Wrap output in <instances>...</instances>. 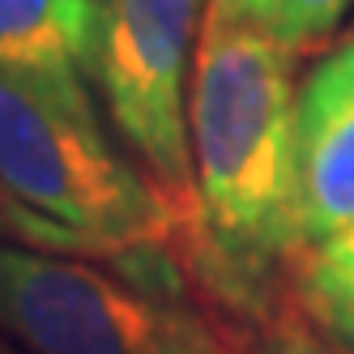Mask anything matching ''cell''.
<instances>
[{
	"label": "cell",
	"instance_id": "2",
	"mask_svg": "<svg viewBox=\"0 0 354 354\" xmlns=\"http://www.w3.org/2000/svg\"><path fill=\"white\" fill-rule=\"evenodd\" d=\"M0 201L9 231L77 257L180 243L184 218L103 133L90 86L0 68Z\"/></svg>",
	"mask_w": 354,
	"mask_h": 354
},
{
	"label": "cell",
	"instance_id": "11",
	"mask_svg": "<svg viewBox=\"0 0 354 354\" xmlns=\"http://www.w3.org/2000/svg\"><path fill=\"white\" fill-rule=\"evenodd\" d=\"M9 226V214H5V201H0V231H5Z\"/></svg>",
	"mask_w": 354,
	"mask_h": 354
},
{
	"label": "cell",
	"instance_id": "7",
	"mask_svg": "<svg viewBox=\"0 0 354 354\" xmlns=\"http://www.w3.org/2000/svg\"><path fill=\"white\" fill-rule=\"evenodd\" d=\"M295 290L320 333L354 350V226L299 252Z\"/></svg>",
	"mask_w": 354,
	"mask_h": 354
},
{
	"label": "cell",
	"instance_id": "3",
	"mask_svg": "<svg viewBox=\"0 0 354 354\" xmlns=\"http://www.w3.org/2000/svg\"><path fill=\"white\" fill-rule=\"evenodd\" d=\"M0 333L26 354H239L188 299L13 243H0Z\"/></svg>",
	"mask_w": 354,
	"mask_h": 354
},
{
	"label": "cell",
	"instance_id": "5",
	"mask_svg": "<svg viewBox=\"0 0 354 354\" xmlns=\"http://www.w3.org/2000/svg\"><path fill=\"white\" fill-rule=\"evenodd\" d=\"M295 214L303 248L354 226V30L299 86Z\"/></svg>",
	"mask_w": 354,
	"mask_h": 354
},
{
	"label": "cell",
	"instance_id": "6",
	"mask_svg": "<svg viewBox=\"0 0 354 354\" xmlns=\"http://www.w3.org/2000/svg\"><path fill=\"white\" fill-rule=\"evenodd\" d=\"M111 0H0V68L21 77L98 82Z\"/></svg>",
	"mask_w": 354,
	"mask_h": 354
},
{
	"label": "cell",
	"instance_id": "1",
	"mask_svg": "<svg viewBox=\"0 0 354 354\" xmlns=\"http://www.w3.org/2000/svg\"><path fill=\"white\" fill-rule=\"evenodd\" d=\"M295 56L261 26L205 21L188 86L196 209L184 231L196 282L226 312L261 316L295 252Z\"/></svg>",
	"mask_w": 354,
	"mask_h": 354
},
{
	"label": "cell",
	"instance_id": "10",
	"mask_svg": "<svg viewBox=\"0 0 354 354\" xmlns=\"http://www.w3.org/2000/svg\"><path fill=\"white\" fill-rule=\"evenodd\" d=\"M277 0H205V21L218 26H273Z\"/></svg>",
	"mask_w": 354,
	"mask_h": 354
},
{
	"label": "cell",
	"instance_id": "8",
	"mask_svg": "<svg viewBox=\"0 0 354 354\" xmlns=\"http://www.w3.org/2000/svg\"><path fill=\"white\" fill-rule=\"evenodd\" d=\"M350 9L354 0H277L269 30L290 56H303L312 47H320L324 39H333V30L342 26V17Z\"/></svg>",
	"mask_w": 354,
	"mask_h": 354
},
{
	"label": "cell",
	"instance_id": "9",
	"mask_svg": "<svg viewBox=\"0 0 354 354\" xmlns=\"http://www.w3.org/2000/svg\"><path fill=\"white\" fill-rule=\"evenodd\" d=\"M239 354H354V350L324 342L320 333H312V328H303L295 320H277L252 346H243Z\"/></svg>",
	"mask_w": 354,
	"mask_h": 354
},
{
	"label": "cell",
	"instance_id": "4",
	"mask_svg": "<svg viewBox=\"0 0 354 354\" xmlns=\"http://www.w3.org/2000/svg\"><path fill=\"white\" fill-rule=\"evenodd\" d=\"M201 0H111V26L98 64L120 141L184 218L196 209L192 141H188V68Z\"/></svg>",
	"mask_w": 354,
	"mask_h": 354
},
{
	"label": "cell",
	"instance_id": "12",
	"mask_svg": "<svg viewBox=\"0 0 354 354\" xmlns=\"http://www.w3.org/2000/svg\"><path fill=\"white\" fill-rule=\"evenodd\" d=\"M0 354H21L17 346H9V342H0Z\"/></svg>",
	"mask_w": 354,
	"mask_h": 354
}]
</instances>
